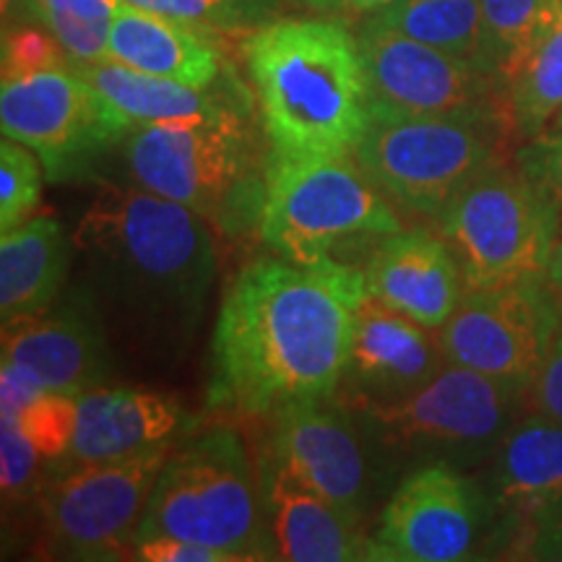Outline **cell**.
Returning a JSON list of instances; mask_svg holds the SVG:
<instances>
[{"instance_id":"cell-1","label":"cell","mask_w":562,"mask_h":562,"mask_svg":"<svg viewBox=\"0 0 562 562\" xmlns=\"http://www.w3.org/2000/svg\"><path fill=\"white\" fill-rule=\"evenodd\" d=\"M368 297L362 269L277 252L245 263L224 290L211 339L209 406L271 417L294 402L336 398Z\"/></svg>"},{"instance_id":"cell-2","label":"cell","mask_w":562,"mask_h":562,"mask_svg":"<svg viewBox=\"0 0 562 562\" xmlns=\"http://www.w3.org/2000/svg\"><path fill=\"white\" fill-rule=\"evenodd\" d=\"M74 266L104 328L133 347L180 349L201 326L216 281L206 220L144 188H108L76 224Z\"/></svg>"},{"instance_id":"cell-3","label":"cell","mask_w":562,"mask_h":562,"mask_svg":"<svg viewBox=\"0 0 562 562\" xmlns=\"http://www.w3.org/2000/svg\"><path fill=\"white\" fill-rule=\"evenodd\" d=\"M271 157L355 154L372 123L360 40L334 19L266 21L245 42Z\"/></svg>"},{"instance_id":"cell-4","label":"cell","mask_w":562,"mask_h":562,"mask_svg":"<svg viewBox=\"0 0 562 562\" xmlns=\"http://www.w3.org/2000/svg\"><path fill=\"white\" fill-rule=\"evenodd\" d=\"M180 537L229 552L235 562L279 560L263 474L243 435L220 425L182 442L154 482L138 539Z\"/></svg>"},{"instance_id":"cell-5","label":"cell","mask_w":562,"mask_h":562,"mask_svg":"<svg viewBox=\"0 0 562 562\" xmlns=\"http://www.w3.org/2000/svg\"><path fill=\"white\" fill-rule=\"evenodd\" d=\"M245 115V108H235L199 121L138 125L125 136L133 182L222 229L261 222L269 159Z\"/></svg>"},{"instance_id":"cell-6","label":"cell","mask_w":562,"mask_h":562,"mask_svg":"<svg viewBox=\"0 0 562 562\" xmlns=\"http://www.w3.org/2000/svg\"><path fill=\"white\" fill-rule=\"evenodd\" d=\"M402 229L398 211L355 154L279 159L269 154L258 235L266 248L297 263L334 258L355 237Z\"/></svg>"},{"instance_id":"cell-7","label":"cell","mask_w":562,"mask_h":562,"mask_svg":"<svg viewBox=\"0 0 562 562\" xmlns=\"http://www.w3.org/2000/svg\"><path fill=\"white\" fill-rule=\"evenodd\" d=\"M510 131L501 115H372L355 157L393 206L435 222L476 175L503 161Z\"/></svg>"},{"instance_id":"cell-8","label":"cell","mask_w":562,"mask_h":562,"mask_svg":"<svg viewBox=\"0 0 562 562\" xmlns=\"http://www.w3.org/2000/svg\"><path fill=\"white\" fill-rule=\"evenodd\" d=\"M558 216L560 203L521 167L497 161L442 209L435 227L451 245L463 286L487 290L544 277Z\"/></svg>"},{"instance_id":"cell-9","label":"cell","mask_w":562,"mask_h":562,"mask_svg":"<svg viewBox=\"0 0 562 562\" xmlns=\"http://www.w3.org/2000/svg\"><path fill=\"white\" fill-rule=\"evenodd\" d=\"M383 451L398 456H472L497 446L524 389L446 362L438 375L396 402H341Z\"/></svg>"},{"instance_id":"cell-10","label":"cell","mask_w":562,"mask_h":562,"mask_svg":"<svg viewBox=\"0 0 562 562\" xmlns=\"http://www.w3.org/2000/svg\"><path fill=\"white\" fill-rule=\"evenodd\" d=\"M172 442L125 459L55 469L37 495L42 533L55 558L112 560L133 552L138 524Z\"/></svg>"},{"instance_id":"cell-11","label":"cell","mask_w":562,"mask_h":562,"mask_svg":"<svg viewBox=\"0 0 562 562\" xmlns=\"http://www.w3.org/2000/svg\"><path fill=\"white\" fill-rule=\"evenodd\" d=\"M357 40L368 70L372 115H501L510 123L503 83L482 63L368 19Z\"/></svg>"},{"instance_id":"cell-12","label":"cell","mask_w":562,"mask_h":562,"mask_svg":"<svg viewBox=\"0 0 562 562\" xmlns=\"http://www.w3.org/2000/svg\"><path fill=\"white\" fill-rule=\"evenodd\" d=\"M0 128L30 146L50 180H66L102 154L133 125L74 68L5 79L0 89Z\"/></svg>"},{"instance_id":"cell-13","label":"cell","mask_w":562,"mask_h":562,"mask_svg":"<svg viewBox=\"0 0 562 562\" xmlns=\"http://www.w3.org/2000/svg\"><path fill=\"white\" fill-rule=\"evenodd\" d=\"M560 326L562 307L544 277H539L487 290H463L459 307L438 328V339L448 362L526 391Z\"/></svg>"},{"instance_id":"cell-14","label":"cell","mask_w":562,"mask_h":562,"mask_svg":"<svg viewBox=\"0 0 562 562\" xmlns=\"http://www.w3.org/2000/svg\"><path fill=\"white\" fill-rule=\"evenodd\" d=\"M495 503L490 492L456 472L451 461H432L406 474L381 510L370 537V560L459 562L474 558L487 533Z\"/></svg>"},{"instance_id":"cell-15","label":"cell","mask_w":562,"mask_h":562,"mask_svg":"<svg viewBox=\"0 0 562 562\" xmlns=\"http://www.w3.org/2000/svg\"><path fill=\"white\" fill-rule=\"evenodd\" d=\"M339 398L294 402L271 414V456L347 516L364 521L372 461L364 427Z\"/></svg>"},{"instance_id":"cell-16","label":"cell","mask_w":562,"mask_h":562,"mask_svg":"<svg viewBox=\"0 0 562 562\" xmlns=\"http://www.w3.org/2000/svg\"><path fill=\"white\" fill-rule=\"evenodd\" d=\"M3 364L16 368L40 391L81 393L108 385V328L94 305L76 292V300L5 326Z\"/></svg>"},{"instance_id":"cell-17","label":"cell","mask_w":562,"mask_h":562,"mask_svg":"<svg viewBox=\"0 0 562 562\" xmlns=\"http://www.w3.org/2000/svg\"><path fill=\"white\" fill-rule=\"evenodd\" d=\"M446 362L438 328L422 326L368 294L357 311L341 402H396L438 375Z\"/></svg>"},{"instance_id":"cell-18","label":"cell","mask_w":562,"mask_h":562,"mask_svg":"<svg viewBox=\"0 0 562 562\" xmlns=\"http://www.w3.org/2000/svg\"><path fill=\"white\" fill-rule=\"evenodd\" d=\"M362 273L370 297L427 328H440L451 318L467 290L451 245L425 227L381 237Z\"/></svg>"},{"instance_id":"cell-19","label":"cell","mask_w":562,"mask_h":562,"mask_svg":"<svg viewBox=\"0 0 562 562\" xmlns=\"http://www.w3.org/2000/svg\"><path fill=\"white\" fill-rule=\"evenodd\" d=\"M186 414L170 396L138 389H97L76 393V425L68 453L50 469L83 467L133 456L172 442Z\"/></svg>"},{"instance_id":"cell-20","label":"cell","mask_w":562,"mask_h":562,"mask_svg":"<svg viewBox=\"0 0 562 562\" xmlns=\"http://www.w3.org/2000/svg\"><path fill=\"white\" fill-rule=\"evenodd\" d=\"M261 474L279 560H370V537L362 533V521L336 508L328 497L302 482L286 463L273 456L266 461Z\"/></svg>"},{"instance_id":"cell-21","label":"cell","mask_w":562,"mask_h":562,"mask_svg":"<svg viewBox=\"0 0 562 562\" xmlns=\"http://www.w3.org/2000/svg\"><path fill=\"white\" fill-rule=\"evenodd\" d=\"M108 58L193 89L216 87L224 74L214 32L125 3L110 19Z\"/></svg>"},{"instance_id":"cell-22","label":"cell","mask_w":562,"mask_h":562,"mask_svg":"<svg viewBox=\"0 0 562 562\" xmlns=\"http://www.w3.org/2000/svg\"><path fill=\"white\" fill-rule=\"evenodd\" d=\"M495 448L492 503L529 526L562 497V422L526 412Z\"/></svg>"},{"instance_id":"cell-23","label":"cell","mask_w":562,"mask_h":562,"mask_svg":"<svg viewBox=\"0 0 562 562\" xmlns=\"http://www.w3.org/2000/svg\"><path fill=\"white\" fill-rule=\"evenodd\" d=\"M70 269H74V243L58 220L32 216L5 229L0 237L3 328L53 307Z\"/></svg>"},{"instance_id":"cell-24","label":"cell","mask_w":562,"mask_h":562,"mask_svg":"<svg viewBox=\"0 0 562 562\" xmlns=\"http://www.w3.org/2000/svg\"><path fill=\"white\" fill-rule=\"evenodd\" d=\"M70 68L79 70L133 128L154 123L199 121V117L240 108V102H245L243 91L216 87L193 89L110 58L97 63H70Z\"/></svg>"},{"instance_id":"cell-25","label":"cell","mask_w":562,"mask_h":562,"mask_svg":"<svg viewBox=\"0 0 562 562\" xmlns=\"http://www.w3.org/2000/svg\"><path fill=\"white\" fill-rule=\"evenodd\" d=\"M503 91L513 133L521 138H537L554 123L562 110V9L505 76Z\"/></svg>"},{"instance_id":"cell-26","label":"cell","mask_w":562,"mask_h":562,"mask_svg":"<svg viewBox=\"0 0 562 562\" xmlns=\"http://www.w3.org/2000/svg\"><path fill=\"white\" fill-rule=\"evenodd\" d=\"M368 21L484 66L482 0H398Z\"/></svg>"},{"instance_id":"cell-27","label":"cell","mask_w":562,"mask_h":562,"mask_svg":"<svg viewBox=\"0 0 562 562\" xmlns=\"http://www.w3.org/2000/svg\"><path fill=\"white\" fill-rule=\"evenodd\" d=\"M560 9L562 0H482V60L501 83Z\"/></svg>"},{"instance_id":"cell-28","label":"cell","mask_w":562,"mask_h":562,"mask_svg":"<svg viewBox=\"0 0 562 562\" xmlns=\"http://www.w3.org/2000/svg\"><path fill=\"white\" fill-rule=\"evenodd\" d=\"M42 159L30 146L5 138L0 144V229L32 220L42 201Z\"/></svg>"},{"instance_id":"cell-29","label":"cell","mask_w":562,"mask_h":562,"mask_svg":"<svg viewBox=\"0 0 562 562\" xmlns=\"http://www.w3.org/2000/svg\"><path fill=\"white\" fill-rule=\"evenodd\" d=\"M9 419L16 422L21 430L26 432V438L37 446L47 469H50L66 459L70 438H74L76 393L45 391L24 412Z\"/></svg>"},{"instance_id":"cell-30","label":"cell","mask_w":562,"mask_h":562,"mask_svg":"<svg viewBox=\"0 0 562 562\" xmlns=\"http://www.w3.org/2000/svg\"><path fill=\"white\" fill-rule=\"evenodd\" d=\"M133 9L159 13L206 32H235L248 26H263L266 13L248 0H121Z\"/></svg>"},{"instance_id":"cell-31","label":"cell","mask_w":562,"mask_h":562,"mask_svg":"<svg viewBox=\"0 0 562 562\" xmlns=\"http://www.w3.org/2000/svg\"><path fill=\"white\" fill-rule=\"evenodd\" d=\"M68 66L66 47L45 24L26 21L3 26V81Z\"/></svg>"},{"instance_id":"cell-32","label":"cell","mask_w":562,"mask_h":562,"mask_svg":"<svg viewBox=\"0 0 562 562\" xmlns=\"http://www.w3.org/2000/svg\"><path fill=\"white\" fill-rule=\"evenodd\" d=\"M47 463L37 446L26 438L16 422L0 417V484L11 501H30L40 495Z\"/></svg>"},{"instance_id":"cell-33","label":"cell","mask_w":562,"mask_h":562,"mask_svg":"<svg viewBox=\"0 0 562 562\" xmlns=\"http://www.w3.org/2000/svg\"><path fill=\"white\" fill-rule=\"evenodd\" d=\"M42 24L66 47L70 63L108 60L110 21L87 19L63 9H42Z\"/></svg>"},{"instance_id":"cell-34","label":"cell","mask_w":562,"mask_h":562,"mask_svg":"<svg viewBox=\"0 0 562 562\" xmlns=\"http://www.w3.org/2000/svg\"><path fill=\"white\" fill-rule=\"evenodd\" d=\"M516 165L562 206V131L550 128L526 140L516 154Z\"/></svg>"},{"instance_id":"cell-35","label":"cell","mask_w":562,"mask_h":562,"mask_svg":"<svg viewBox=\"0 0 562 562\" xmlns=\"http://www.w3.org/2000/svg\"><path fill=\"white\" fill-rule=\"evenodd\" d=\"M524 406L529 412L562 422V326L547 351L542 368L524 391Z\"/></svg>"},{"instance_id":"cell-36","label":"cell","mask_w":562,"mask_h":562,"mask_svg":"<svg viewBox=\"0 0 562 562\" xmlns=\"http://www.w3.org/2000/svg\"><path fill=\"white\" fill-rule=\"evenodd\" d=\"M131 558L140 562H235L229 552L180 537L138 539L133 544Z\"/></svg>"},{"instance_id":"cell-37","label":"cell","mask_w":562,"mask_h":562,"mask_svg":"<svg viewBox=\"0 0 562 562\" xmlns=\"http://www.w3.org/2000/svg\"><path fill=\"white\" fill-rule=\"evenodd\" d=\"M524 552L531 560H562V497L526 526Z\"/></svg>"},{"instance_id":"cell-38","label":"cell","mask_w":562,"mask_h":562,"mask_svg":"<svg viewBox=\"0 0 562 562\" xmlns=\"http://www.w3.org/2000/svg\"><path fill=\"white\" fill-rule=\"evenodd\" d=\"M40 5L42 9H63L79 13V16L97 21H110L112 13L121 5V0H40Z\"/></svg>"},{"instance_id":"cell-39","label":"cell","mask_w":562,"mask_h":562,"mask_svg":"<svg viewBox=\"0 0 562 562\" xmlns=\"http://www.w3.org/2000/svg\"><path fill=\"white\" fill-rule=\"evenodd\" d=\"M544 281H547V286H550L552 297L558 300V305L562 307V206H560V216H558V229H554L550 258H547Z\"/></svg>"},{"instance_id":"cell-40","label":"cell","mask_w":562,"mask_h":562,"mask_svg":"<svg viewBox=\"0 0 562 562\" xmlns=\"http://www.w3.org/2000/svg\"><path fill=\"white\" fill-rule=\"evenodd\" d=\"M0 11H3V26L26 24V21L42 24L40 0H0Z\"/></svg>"},{"instance_id":"cell-41","label":"cell","mask_w":562,"mask_h":562,"mask_svg":"<svg viewBox=\"0 0 562 562\" xmlns=\"http://www.w3.org/2000/svg\"><path fill=\"white\" fill-rule=\"evenodd\" d=\"M398 3V0H341L339 11L349 13V16H375V13H381L389 9V5Z\"/></svg>"},{"instance_id":"cell-42","label":"cell","mask_w":562,"mask_h":562,"mask_svg":"<svg viewBox=\"0 0 562 562\" xmlns=\"http://www.w3.org/2000/svg\"><path fill=\"white\" fill-rule=\"evenodd\" d=\"M305 3L315 11H339L341 0H305Z\"/></svg>"},{"instance_id":"cell-43","label":"cell","mask_w":562,"mask_h":562,"mask_svg":"<svg viewBox=\"0 0 562 562\" xmlns=\"http://www.w3.org/2000/svg\"><path fill=\"white\" fill-rule=\"evenodd\" d=\"M248 3H250V5H256L258 11H263L266 16H271V11L277 9V3H279V0H248Z\"/></svg>"},{"instance_id":"cell-44","label":"cell","mask_w":562,"mask_h":562,"mask_svg":"<svg viewBox=\"0 0 562 562\" xmlns=\"http://www.w3.org/2000/svg\"><path fill=\"white\" fill-rule=\"evenodd\" d=\"M550 128H554V131H562V110H560V115L554 117V123L550 125ZM550 128H547V131H550Z\"/></svg>"}]
</instances>
